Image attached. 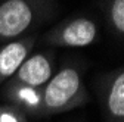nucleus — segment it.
Returning <instances> with one entry per match:
<instances>
[{
  "mask_svg": "<svg viewBox=\"0 0 124 122\" xmlns=\"http://www.w3.org/2000/svg\"><path fill=\"white\" fill-rule=\"evenodd\" d=\"M89 102L90 94L83 80V69L77 63L65 62L43 88L41 118L83 108Z\"/></svg>",
  "mask_w": 124,
  "mask_h": 122,
  "instance_id": "1",
  "label": "nucleus"
},
{
  "mask_svg": "<svg viewBox=\"0 0 124 122\" xmlns=\"http://www.w3.org/2000/svg\"><path fill=\"white\" fill-rule=\"evenodd\" d=\"M56 9V0L0 2V44L34 34L36 28L55 16Z\"/></svg>",
  "mask_w": 124,
  "mask_h": 122,
  "instance_id": "2",
  "label": "nucleus"
},
{
  "mask_svg": "<svg viewBox=\"0 0 124 122\" xmlns=\"http://www.w3.org/2000/svg\"><path fill=\"white\" fill-rule=\"evenodd\" d=\"M98 21L87 15H75L53 25L39 38L49 47L80 49L92 46L98 40Z\"/></svg>",
  "mask_w": 124,
  "mask_h": 122,
  "instance_id": "3",
  "label": "nucleus"
},
{
  "mask_svg": "<svg viewBox=\"0 0 124 122\" xmlns=\"http://www.w3.org/2000/svg\"><path fill=\"white\" fill-rule=\"evenodd\" d=\"M98 99L105 122H124V71L115 68L96 82Z\"/></svg>",
  "mask_w": 124,
  "mask_h": 122,
  "instance_id": "4",
  "label": "nucleus"
},
{
  "mask_svg": "<svg viewBox=\"0 0 124 122\" xmlns=\"http://www.w3.org/2000/svg\"><path fill=\"white\" fill-rule=\"evenodd\" d=\"M55 71V53L52 50H41L31 53L6 82L44 88Z\"/></svg>",
  "mask_w": 124,
  "mask_h": 122,
  "instance_id": "5",
  "label": "nucleus"
},
{
  "mask_svg": "<svg viewBox=\"0 0 124 122\" xmlns=\"http://www.w3.org/2000/svg\"><path fill=\"white\" fill-rule=\"evenodd\" d=\"M39 34H28L0 44V87L19 69L24 60L33 53Z\"/></svg>",
  "mask_w": 124,
  "mask_h": 122,
  "instance_id": "6",
  "label": "nucleus"
},
{
  "mask_svg": "<svg viewBox=\"0 0 124 122\" xmlns=\"http://www.w3.org/2000/svg\"><path fill=\"white\" fill-rule=\"evenodd\" d=\"M2 97L6 100V103L21 109L28 118H41L43 88L5 82L2 88Z\"/></svg>",
  "mask_w": 124,
  "mask_h": 122,
  "instance_id": "7",
  "label": "nucleus"
},
{
  "mask_svg": "<svg viewBox=\"0 0 124 122\" xmlns=\"http://www.w3.org/2000/svg\"><path fill=\"white\" fill-rule=\"evenodd\" d=\"M102 12L105 15L106 24L111 33L123 38L124 35V0H102L101 2Z\"/></svg>",
  "mask_w": 124,
  "mask_h": 122,
  "instance_id": "8",
  "label": "nucleus"
},
{
  "mask_svg": "<svg viewBox=\"0 0 124 122\" xmlns=\"http://www.w3.org/2000/svg\"><path fill=\"white\" fill-rule=\"evenodd\" d=\"M0 122H28V116L9 103H0Z\"/></svg>",
  "mask_w": 124,
  "mask_h": 122,
  "instance_id": "9",
  "label": "nucleus"
}]
</instances>
